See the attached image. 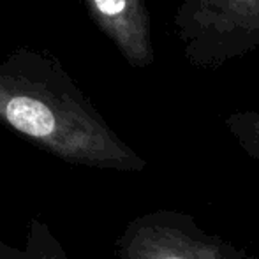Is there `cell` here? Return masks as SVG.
<instances>
[{"mask_svg":"<svg viewBox=\"0 0 259 259\" xmlns=\"http://www.w3.org/2000/svg\"><path fill=\"white\" fill-rule=\"evenodd\" d=\"M118 259H259L219 235H210L191 213L155 210L131 221L116 240Z\"/></svg>","mask_w":259,"mask_h":259,"instance_id":"obj_3","label":"cell"},{"mask_svg":"<svg viewBox=\"0 0 259 259\" xmlns=\"http://www.w3.org/2000/svg\"><path fill=\"white\" fill-rule=\"evenodd\" d=\"M226 129L235 138L238 147L259 162V111L231 113L226 118Z\"/></svg>","mask_w":259,"mask_h":259,"instance_id":"obj_5","label":"cell"},{"mask_svg":"<svg viewBox=\"0 0 259 259\" xmlns=\"http://www.w3.org/2000/svg\"><path fill=\"white\" fill-rule=\"evenodd\" d=\"M0 122L78 166L125 173L147 167L60 62L42 52L16 50L0 62Z\"/></svg>","mask_w":259,"mask_h":259,"instance_id":"obj_1","label":"cell"},{"mask_svg":"<svg viewBox=\"0 0 259 259\" xmlns=\"http://www.w3.org/2000/svg\"><path fill=\"white\" fill-rule=\"evenodd\" d=\"M41 257H42V259H64V256H62V254H58V252H53V254H42Z\"/></svg>","mask_w":259,"mask_h":259,"instance_id":"obj_6","label":"cell"},{"mask_svg":"<svg viewBox=\"0 0 259 259\" xmlns=\"http://www.w3.org/2000/svg\"><path fill=\"white\" fill-rule=\"evenodd\" d=\"M94 23L133 67L154 62L150 16L145 0H79Z\"/></svg>","mask_w":259,"mask_h":259,"instance_id":"obj_4","label":"cell"},{"mask_svg":"<svg viewBox=\"0 0 259 259\" xmlns=\"http://www.w3.org/2000/svg\"><path fill=\"white\" fill-rule=\"evenodd\" d=\"M177 23L192 64L217 65L259 45V0H185Z\"/></svg>","mask_w":259,"mask_h":259,"instance_id":"obj_2","label":"cell"}]
</instances>
